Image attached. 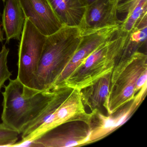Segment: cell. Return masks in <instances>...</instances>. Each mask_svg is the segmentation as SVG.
Wrapping results in <instances>:
<instances>
[{
	"label": "cell",
	"instance_id": "1",
	"mask_svg": "<svg viewBox=\"0 0 147 147\" xmlns=\"http://www.w3.org/2000/svg\"><path fill=\"white\" fill-rule=\"evenodd\" d=\"M2 123L20 134L42 112L55 94L56 89L40 91L28 87L18 78L4 86Z\"/></svg>",
	"mask_w": 147,
	"mask_h": 147
},
{
	"label": "cell",
	"instance_id": "2",
	"mask_svg": "<svg viewBox=\"0 0 147 147\" xmlns=\"http://www.w3.org/2000/svg\"><path fill=\"white\" fill-rule=\"evenodd\" d=\"M82 34L79 27L63 25L47 36L34 80V89L51 91L54 82L76 51Z\"/></svg>",
	"mask_w": 147,
	"mask_h": 147
},
{
	"label": "cell",
	"instance_id": "3",
	"mask_svg": "<svg viewBox=\"0 0 147 147\" xmlns=\"http://www.w3.org/2000/svg\"><path fill=\"white\" fill-rule=\"evenodd\" d=\"M129 33L119 28L113 37L92 52L69 76L62 87L81 89L112 73L116 61L128 42Z\"/></svg>",
	"mask_w": 147,
	"mask_h": 147
},
{
	"label": "cell",
	"instance_id": "4",
	"mask_svg": "<svg viewBox=\"0 0 147 147\" xmlns=\"http://www.w3.org/2000/svg\"><path fill=\"white\" fill-rule=\"evenodd\" d=\"M47 36L27 18L20 40L17 78L25 86L34 89V80Z\"/></svg>",
	"mask_w": 147,
	"mask_h": 147
},
{
	"label": "cell",
	"instance_id": "5",
	"mask_svg": "<svg viewBox=\"0 0 147 147\" xmlns=\"http://www.w3.org/2000/svg\"><path fill=\"white\" fill-rule=\"evenodd\" d=\"M147 69V55L136 51L133 60L119 75L112 86L103 106L111 114L134 98L137 81L140 75Z\"/></svg>",
	"mask_w": 147,
	"mask_h": 147
},
{
	"label": "cell",
	"instance_id": "6",
	"mask_svg": "<svg viewBox=\"0 0 147 147\" xmlns=\"http://www.w3.org/2000/svg\"><path fill=\"white\" fill-rule=\"evenodd\" d=\"M147 90L146 84L137 93L133 99L108 116L104 115L99 110L91 112L88 144L107 136L127 122L144 100Z\"/></svg>",
	"mask_w": 147,
	"mask_h": 147
},
{
	"label": "cell",
	"instance_id": "7",
	"mask_svg": "<svg viewBox=\"0 0 147 147\" xmlns=\"http://www.w3.org/2000/svg\"><path fill=\"white\" fill-rule=\"evenodd\" d=\"M119 26H114L94 30L81 31L82 36L77 50L54 82L51 90L62 87L69 76L92 52L111 39Z\"/></svg>",
	"mask_w": 147,
	"mask_h": 147
},
{
	"label": "cell",
	"instance_id": "8",
	"mask_svg": "<svg viewBox=\"0 0 147 147\" xmlns=\"http://www.w3.org/2000/svg\"><path fill=\"white\" fill-rule=\"evenodd\" d=\"M89 125L82 121L62 124L32 140L35 147H71L88 144Z\"/></svg>",
	"mask_w": 147,
	"mask_h": 147
},
{
	"label": "cell",
	"instance_id": "9",
	"mask_svg": "<svg viewBox=\"0 0 147 147\" xmlns=\"http://www.w3.org/2000/svg\"><path fill=\"white\" fill-rule=\"evenodd\" d=\"M119 0H95L86 6L81 30H94L105 27L120 25L122 20L117 17Z\"/></svg>",
	"mask_w": 147,
	"mask_h": 147
},
{
	"label": "cell",
	"instance_id": "10",
	"mask_svg": "<svg viewBox=\"0 0 147 147\" xmlns=\"http://www.w3.org/2000/svg\"><path fill=\"white\" fill-rule=\"evenodd\" d=\"M26 18L46 36L58 31L63 26L47 0H18Z\"/></svg>",
	"mask_w": 147,
	"mask_h": 147
},
{
	"label": "cell",
	"instance_id": "11",
	"mask_svg": "<svg viewBox=\"0 0 147 147\" xmlns=\"http://www.w3.org/2000/svg\"><path fill=\"white\" fill-rule=\"evenodd\" d=\"M42 112L22 133V139L33 140L48 131L56 111L67 98L73 88L68 87L60 88Z\"/></svg>",
	"mask_w": 147,
	"mask_h": 147
},
{
	"label": "cell",
	"instance_id": "12",
	"mask_svg": "<svg viewBox=\"0 0 147 147\" xmlns=\"http://www.w3.org/2000/svg\"><path fill=\"white\" fill-rule=\"evenodd\" d=\"M80 91L73 88L57 109L52 123V129L64 123L72 121H82L89 125L92 113L86 111Z\"/></svg>",
	"mask_w": 147,
	"mask_h": 147
},
{
	"label": "cell",
	"instance_id": "13",
	"mask_svg": "<svg viewBox=\"0 0 147 147\" xmlns=\"http://www.w3.org/2000/svg\"><path fill=\"white\" fill-rule=\"evenodd\" d=\"M57 18L63 25L79 27L86 6L80 0H47Z\"/></svg>",
	"mask_w": 147,
	"mask_h": 147
},
{
	"label": "cell",
	"instance_id": "14",
	"mask_svg": "<svg viewBox=\"0 0 147 147\" xmlns=\"http://www.w3.org/2000/svg\"><path fill=\"white\" fill-rule=\"evenodd\" d=\"M2 14V26L6 43L10 40H20L26 17L18 0H6Z\"/></svg>",
	"mask_w": 147,
	"mask_h": 147
},
{
	"label": "cell",
	"instance_id": "15",
	"mask_svg": "<svg viewBox=\"0 0 147 147\" xmlns=\"http://www.w3.org/2000/svg\"><path fill=\"white\" fill-rule=\"evenodd\" d=\"M111 74L104 76L93 84L80 91L84 106L89 107L91 112L99 110L107 99L110 92Z\"/></svg>",
	"mask_w": 147,
	"mask_h": 147
},
{
	"label": "cell",
	"instance_id": "16",
	"mask_svg": "<svg viewBox=\"0 0 147 147\" xmlns=\"http://www.w3.org/2000/svg\"><path fill=\"white\" fill-rule=\"evenodd\" d=\"M147 24V0H141L131 11L126 13L125 18L122 20L120 30L129 33L136 27Z\"/></svg>",
	"mask_w": 147,
	"mask_h": 147
},
{
	"label": "cell",
	"instance_id": "17",
	"mask_svg": "<svg viewBox=\"0 0 147 147\" xmlns=\"http://www.w3.org/2000/svg\"><path fill=\"white\" fill-rule=\"evenodd\" d=\"M19 135L4 123H0V147H12L18 142Z\"/></svg>",
	"mask_w": 147,
	"mask_h": 147
},
{
	"label": "cell",
	"instance_id": "18",
	"mask_svg": "<svg viewBox=\"0 0 147 147\" xmlns=\"http://www.w3.org/2000/svg\"><path fill=\"white\" fill-rule=\"evenodd\" d=\"M10 50L5 45L2 47L0 51V90L4 87L5 82L10 80L12 75L7 66V57Z\"/></svg>",
	"mask_w": 147,
	"mask_h": 147
},
{
	"label": "cell",
	"instance_id": "19",
	"mask_svg": "<svg viewBox=\"0 0 147 147\" xmlns=\"http://www.w3.org/2000/svg\"><path fill=\"white\" fill-rule=\"evenodd\" d=\"M147 24L136 27L129 33V40L132 44L139 48L146 43Z\"/></svg>",
	"mask_w": 147,
	"mask_h": 147
},
{
	"label": "cell",
	"instance_id": "20",
	"mask_svg": "<svg viewBox=\"0 0 147 147\" xmlns=\"http://www.w3.org/2000/svg\"><path fill=\"white\" fill-rule=\"evenodd\" d=\"M147 69H145L138 77L137 81L136 87V93L140 91V89L147 84Z\"/></svg>",
	"mask_w": 147,
	"mask_h": 147
},
{
	"label": "cell",
	"instance_id": "21",
	"mask_svg": "<svg viewBox=\"0 0 147 147\" xmlns=\"http://www.w3.org/2000/svg\"><path fill=\"white\" fill-rule=\"evenodd\" d=\"M1 13L0 12V42H2L4 41V33H3V30L1 29V26H2V23L1 21Z\"/></svg>",
	"mask_w": 147,
	"mask_h": 147
},
{
	"label": "cell",
	"instance_id": "22",
	"mask_svg": "<svg viewBox=\"0 0 147 147\" xmlns=\"http://www.w3.org/2000/svg\"><path fill=\"white\" fill-rule=\"evenodd\" d=\"M80 1L83 3V5H85L86 6H87L88 5L91 4L92 2L94 1L95 0H80Z\"/></svg>",
	"mask_w": 147,
	"mask_h": 147
},
{
	"label": "cell",
	"instance_id": "23",
	"mask_svg": "<svg viewBox=\"0 0 147 147\" xmlns=\"http://www.w3.org/2000/svg\"><path fill=\"white\" fill-rule=\"evenodd\" d=\"M124 0H119V3L120 2H122V1H123Z\"/></svg>",
	"mask_w": 147,
	"mask_h": 147
},
{
	"label": "cell",
	"instance_id": "24",
	"mask_svg": "<svg viewBox=\"0 0 147 147\" xmlns=\"http://www.w3.org/2000/svg\"><path fill=\"white\" fill-rule=\"evenodd\" d=\"M2 1H3V2H5V1H6V0H2Z\"/></svg>",
	"mask_w": 147,
	"mask_h": 147
}]
</instances>
